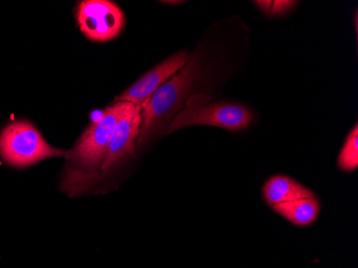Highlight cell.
Segmentation results:
<instances>
[{
	"label": "cell",
	"mask_w": 358,
	"mask_h": 268,
	"mask_svg": "<svg viewBox=\"0 0 358 268\" xmlns=\"http://www.w3.org/2000/svg\"><path fill=\"white\" fill-rule=\"evenodd\" d=\"M202 78V55L198 51L176 74L164 83L142 106V124L136 148L142 150L155 136L168 130L175 115L194 94Z\"/></svg>",
	"instance_id": "6da1fadb"
},
{
	"label": "cell",
	"mask_w": 358,
	"mask_h": 268,
	"mask_svg": "<svg viewBox=\"0 0 358 268\" xmlns=\"http://www.w3.org/2000/svg\"><path fill=\"white\" fill-rule=\"evenodd\" d=\"M129 102H117L104 111L101 118L92 124L67 154V160L74 169V177H82L80 183L94 179L106 159L116 124L126 111Z\"/></svg>",
	"instance_id": "7a4b0ae2"
},
{
	"label": "cell",
	"mask_w": 358,
	"mask_h": 268,
	"mask_svg": "<svg viewBox=\"0 0 358 268\" xmlns=\"http://www.w3.org/2000/svg\"><path fill=\"white\" fill-rule=\"evenodd\" d=\"M211 100L209 94L202 92L191 94L182 110L175 115L166 133L191 126H213L237 131L246 128L252 122V112L246 106Z\"/></svg>",
	"instance_id": "3957f363"
},
{
	"label": "cell",
	"mask_w": 358,
	"mask_h": 268,
	"mask_svg": "<svg viewBox=\"0 0 358 268\" xmlns=\"http://www.w3.org/2000/svg\"><path fill=\"white\" fill-rule=\"evenodd\" d=\"M68 152L46 142L31 122L17 120L0 133V156L7 164L25 169L50 158L67 157Z\"/></svg>",
	"instance_id": "277c9868"
},
{
	"label": "cell",
	"mask_w": 358,
	"mask_h": 268,
	"mask_svg": "<svg viewBox=\"0 0 358 268\" xmlns=\"http://www.w3.org/2000/svg\"><path fill=\"white\" fill-rule=\"evenodd\" d=\"M76 19L80 31L94 42L115 39L126 21L120 6L110 0H84L78 5Z\"/></svg>",
	"instance_id": "5b68a950"
},
{
	"label": "cell",
	"mask_w": 358,
	"mask_h": 268,
	"mask_svg": "<svg viewBox=\"0 0 358 268\" xmlns=\"http://www.w3.org/2000/svg\"><path fill=\"white\" fill-rule=\"evenodd\" d=\"M142 124V108L129 102L116 124L112 140L98 175H110L130 159L136 158V140Z\"/></svg>",
	"instance_id": "8992f818"
},
{
	"label": "cell",
	"mask_w": 358,
	"mask_h": 268,
	"mask_svg": "<svg viewBox=\"0 0 358 268\" xmlns=\"http://www.w3.org/2000/svg\"><path fill=\"white\" fill-rule=\"evenodd\" d=\"M190 54L179 52L164 62L157 64L142 78H138L130 87L115 99V102H130L142 108L152 94L166 83L171 76L176 74L188 62Z\"/></svg>",
	"instance_id": "52a82bcc"
},
{
	"label": "cell",
	"mask_w": 358,
	"mask_h": 268,
	"mask_svg": "<svg viewBox=\"0 0 358 268\" xmlns=\"http://www.w3.org/2000/svg\"><path fill=\"white\" fill-rule=\"evenodd\" d=\"M262 195L265 203L271 207L297 199L315 197L311 189L285 175L269 177L263 185Z\"/></svg>",
	"instance_id": "ba28073f"
},
{
	"label": "cell",
	"mask_w": 358,
	"mask_h": 268,
	"mask_svg": "<svg viewBox=\"0 0 358 268\" xmlns=\"http://www.w3.org/2000/svg\"><path fill=\"white\" fill-rule=\"evenodd\" d=\"M271 209L295 227H306L317 221L321 203L317 197H303L275 205Z\"/></svg>",
	"instance_id": "9c48e42d"
},
{
	"label": "cell",
	"mask_w": 358,
	"mask_h": 268,
	"mask_svg": "<svg viewBox=\"0 0 358 268\" xmlns=\"http://www.w3.org/2000/svg\"><path fill=\"white\" fill-rule=\"evenodd\" d=\"M338 167L343 172H353L358 167V126L352 129L340 150L337 160Z\"/></svg>",
	"instance_id": "30bf717a"
},
{
	"label": "cell",
	"mask_w": 358,
	"mask_h": 268,
	"mask_svg": "<svg viewBox=\"0 0 358 268\" xmlns=\"http://www.w3.org/2000/svg\"><path fill=\"white\" fill-rule=\"evenodd\" d=\"M297 1L292 0H259L255 5L268 17H278L285 15L293 10Z\"/></svg>",
	"instance_id": "8fae6325"
}]
</instances>
